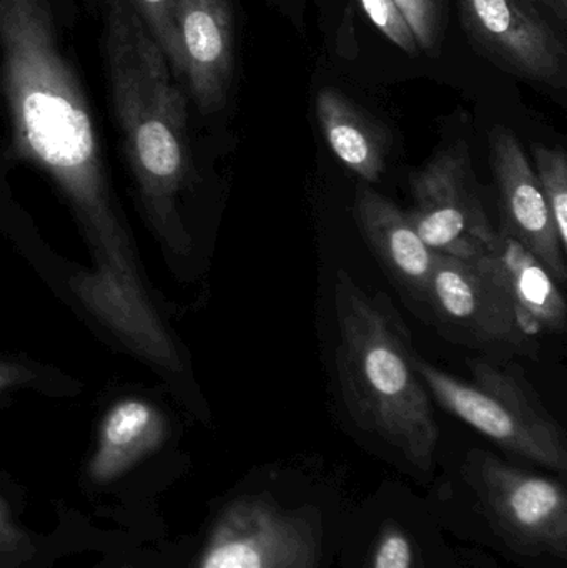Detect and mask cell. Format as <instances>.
<instances>
[{"label":"cell","mask_w":567,"mask_h":568,"mask_svg":"<svg viewBox=\"0 0 567 568\" xmlns=\"http://www.w3.org/2000/svg\"><path fill=\"white\" fill-rule=\"evenodd\" d=\"M336 374L352 419L429 470L439 429L415 354L385 307L346 270L335 275Z\"/></svg>","instance_id":"cell-1"},{"label":"cell","mask_w":567,"mask_h":568,"mask_svg":"<svg viewBox=\"0 0 567 568\" xmlns=\"http://www.w3.org/2000/svg\"><path fill=\"white\" fill-rule=\"evenodd\" d=\"M416 373L443 409L503 449L565 474V429L518 374L489 359H468L472 377L459 379L415 356Z\"/></svg>","instance_id":"cell-2"},{"label":"cell","mask_w":567,"mask_h":568,"mask_svg":"<svg viewBox=\"0 0 567 568\" xmlns=\"http://www.w3.org/2000/svg\"><path fill=\"white\" fill-rule=\"evenodd\" d=\"M322 527L308 509L249 496L223 510L196 568H318Z\"/></svg>","instance_id":"cell-3"},{"label":"cell","mask_w":567,"mask_h":568,"mask_svg":"<svg viewBox=\"0 0 567 568\" xmlns=\"http://www.w3.org/2000/svg\"><path fill=\"white\" fill-rule=\"evenodd\" d=\"M412 196L406 215L433 252L472 260L492 250L498 230L483 206L465 140L436 153L412 176Z\"/></svg>","instance_id":"cell-4"},{"label":"cell","mask_w":567,"mask_h":568,"mask_svg":"<svg viewBox=\"0 0 567 568\" xmlns=\"http://www.w3.org/2000/svg\"><path fill=\"white\" fill-rule=\"evenodd\" d=\"M425 301L442 323L478 346L525 356L538 349L486 253L472 260L438 255Z\"/></svg>","instance_id":"cell-5"},{"label":"cell","mask_w":567,"mask_h":568,"mask_svg":"<svg viewBox=\"0 0 567 568\" xmlns=\"http://www.w3.org/2000/svg\"><path fill=\"white\" fill-rule=\"evenodd\" d=\"M473 47L518 79L553 90L567 85L563 33L533 0H458Z\"/></svg>","instance_id":"cell-6"},{"label":"cell","mask_w":567,"mask_h":568,"mask_svg":"<svg viewBox=\"0 0 567 568\" xmlns=\"http://www.w3.org/2000/svg\"><path fill=\"white\" fill-rule=\"evenodd\" d=\"M469 474L493 524L512 542L565 559L567 499L561 484L483 450L469 457Z\"/></svg>","instance_id":"cell-7"},{"label":"cell","mask_w":567,"mask_h":568,"mask_svg":"<svg viewBox=\"0 0 567 568\" xmlns=\"http://www.w3.org/2000/svg\"><path fill=\"white\" fill-rule=\"evenodd\" d=\"M489 150L505 213L502 229L531 252L559 286H566V250L518 136L506 126H495L489 135Z\"/></svg>","instance_id":"cell-8"},{"label":"cell","mask_w":567,"mask_h":568,"mask_svg":"<svg viewBox=\"0 0 567 568\" xmlns=\"http://www.w3.org/2000/svg\"><path fill=\"white\" fill-rule=\"evenodd\" d=\"M185 77L205 110L225 105L233 77L230 0H175Z\"/></svg>","instance_id":"cell-9"},{"label":"cell","mask_w":567,"mask_h":568,"mask_svg":"<svg viewBox=\"0 0 567 568\" xmlns=\"http://www.w3.org/2000/svg\"><path fill=\"white\" fill-rule=\"evenodd\" d=\"M355 213L362 235L386 272L425 301L438 253L423 242L408 215L363 182L356 186Z\"/></svg>","instance_id":"cell-10"},{"label":"cell","mask_w":567,"mask_h":568,"mask_svg":"<svg viewBox=\"0 0 567 568\" xmlns=\"http://www.w3.org/2000/svg\"><path fill=\"white\" fill-rule=\"evenodd\" d=\"M486 255L536 339L543 334H559L566 329L567 304L561 286L515 236L506 230H498Z\"/></svg>","instance_id":"cell-11"},{"label":"cell","mask_w":567,"mask_h":568,"mask_svg":"<svg viewBox=\"0 0 567 568\" xmlns=\"http://www.w3.org/2000/svg\"><path fill=\"white\" fill-rule=\"evenodd\" d=\"M320 129L336 159L363 183L378 182L386 169L388 140L382 126L336 89L316 95Z\"/></svg>","instance_id":"cell-12"},{"label":"cell","mask_w":567,"mask_h":568,"mask_svg":"<svg viewBox=\"0 0 567 568\" xmlns=\"http://www.w3.org/2000/svg\"><path fill=\"white\" fill-rule=\"evenodd\" d=\"M152 424V413L145 404H120L110 414L103 427L102 447L92 464V479L110 483L123 473L145 446Z\"/></svg>","instance_id":"cell-13"},{"label":"cell","mask_w":567,"mask_h":568,"mask_svg":"<svg viewBox=\"0 0 567 568\" xmlns=\"http://www.w3.org/2000/svg\"><path fill=\"white\" fill-rule=\"evenodd\" d=\"M536 179L548 203L563 248L567 250V159L565 150L533 146Z\"/></svg>","instance_id":"cell-14"},{"label":"cell","mask_w":567,"mask_h":568,"mask_svg":"<svg viewBox=\"0 0 567 568\" xmlns=\"http://www.w3.org/2000/svg\"><path fill=\"white\" fill-rule=\"evenodd\" d=\"M135 10L156 45L162 50L170 72L185 77L182 40L175 19V0H126Z\"/></svg>","instance_id":"cell-15"},{"label":"cell","mask_w":567,"mask_h":568,"mask_svg":"<svg viewBox=\"0 0 567 568\" xmlns=\"http://www.w3.org/2000/svg\"><path fill=\"white\" fill-rule=\"evenodd\" d=\"M135 143L143 166L152 175L169 179L179 172L182 165V149L175 133L163 120L149 119L140 123Z\"/></svg>","instance_id":"cell-16"},{"label":"cell","mask_w":567,"mask_h":568,"mask_svg":"<svg viewBox=\"0 0 567 568\" xmlns=\"http://www.w3.org/2000/svg\"><path fill=\"white\" fill-rule=\"evenodd\" d=\"M408 22L419 52L436 55L445 30V0H395Z\"/></svg>","instance_id":"cell-17"},{"label":"cell","mask_w":567,"mask_h":568,"mask_svg":"<svg viewBox=\"0 0 567 568\" xmlns=\"http://www.w3.org/2000/svg\"><path fill=\"white\" fill-rule=\"evenodd\" d=\"M360 3L386 39L392 40L408 55H416L419 52L415 36L395 0H360Z\"/></svg>","instance_id":"cell-18"},{"label":"cell","mask_w":567,"mask_h":568,"mask_svg":"<svg viewBox=\"0 0 567 568\" xmlns=\"http://www.w3.org/2000/svg\"><path fill=\"white\" fill-rule=\"evenodd\" d=\"M415 549L408 534L398 526L383 530L373 550L372 568H413Z\"/></svg>","instance_id":"cell-19"},{"label":"cell","mask_w":567,"mask_h":568,"mask_svg":"<svg viewBox=\"0 0 567 568\" xmlns=\"http://www.w3.org/2000/svg\"><path fill=\"white\" fill-rule=\"evenodd\" d=\"M33 550L29 536L13 520L9 507L0 499V566H20L32 557Z\"/></svg>","instance_id":"cell-20"},{"label":"cell","mask_w":567,"mask_h":568,"mask_svg":"<svg viewBox=\"0 0 567 568\" xmlns=\"http://www.w3.org/2000/svg\"><path fill=\"white\" fill-rule=\"evenodd\" d=\"M543 12H548L565 29L567 22V0H533Z\"/></svg>","instance_id":"cell-21"}]
</instances>
